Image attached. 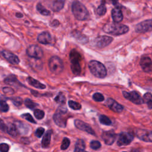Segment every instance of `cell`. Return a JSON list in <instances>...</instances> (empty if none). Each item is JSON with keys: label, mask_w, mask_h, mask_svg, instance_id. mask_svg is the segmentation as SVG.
<instances>
[{"label": "cell", "mask_w": 152, "mask_h": 152, "mask_svg": "<svg viewBox=\"0 0 152 152\" xmlns=\"http://www.w3.org/2000/svg\"><path fill=\"white\" fill-rule=\"evenodd\" d=\"M21 117L24 118V119H26L27 121L31 122V123H33V124H36V122L34 120L33 118L32 117V116L30 114V113H24V114H23L21 115Z\"/></svg>", "instance_id": "ab89813d"}, {"label": "cell", "mask_w": 152, "mask_h": 152, "mask_svg": "<svg viewBox=\"0 0 152 152\" xmlns=\"http://www.w3.org/2000/svg\"><path fill=\"white\" fill-rule=\"evenodd\" d=\"M84 152H87V151H84Z\"/></svg>", "instance_id": "c3c4849f"}, {"label": "cell", "mask_w": 152, "mask_h": 152, "mask_svg": "<svg viewBox=\"0 0 152 152\" xmlns=\"http://www.w3.org/2000/svg\"><path fill=\"white\" fill-rule=\"evenodd\" d=\"M135 31L138 33H145L152 30V19L146 20L137 24Z\"/></svg>", "instance_id": "8fae6325"}, {"label": "cell", "mask_w": 152, "mask_h": 152, "mask_svg": "<svg viewBox=\"0 0 152 152\" xmlns=\"http://www.w3.org/2000/svg\"><path fill=\"white\" fill-rule=\"evenodd\" d=\"M143 100L147 104L150 109H152V94L150 93H146L143 97Z\"/></svg>", "instance_id": "484cf974"}, {"label": "cell", "mask_w": 152, "mask_h": 152, "mask_svg": "<svg viewBox=\"0 0 152 152\" xmlns=\"http://www.w3.org/2000/svg\"><path fill=\"white\" fill-rule=\"evenodd\" d=\"M36 9L37 10L43 15L48 16L50 14V12L49 10L46 9L40 3H38L36 5Z\"/></svg>", "instance_id": "4316f807"}, {"label": "cell", "mask_w": 152, "mask_h": 152, "mask_svg": "<svg viewBox=\"0 0 152 152\" xmlns=\"http://www.w3.org/2000/svg\"><path fill=\"white\" fill-rule=\"evenodd\" d=\"M99 121L101 124L106 125H110L112 124L110 119L107 116L103 115H102L99 116Z\"/></svg>", "instance_id": "f1b7e54d"}, {"label": "cell", "mask_w": 152, "mask_h": 152, "mask_svg": "<svg viewBox=\"0 0 152 152\" xmlns=\"http://www.w3.org/2000/svg\"><path fill=\"white\" fill-rule=\"evenodd\" d=\"M74 124L75 126L79 129L85 131L90 134L95 135V132L94 131V130L91 128V127L87 123H85L84 122L79 120V119H76L74 121Z\"/></svg>", "instance_id": "4fadbf2b"}, {"label": "cell", "mask_w": 152, "mask_h": 152, "mask_svg": "<svg viewBox=\"0 0 152 152\" xmlns=\"http://www.w3.org/2000/svg\"><path fill=\"white\" fill-rule=\"evenodd\" d=\"M4 82L6 84L13 85V84H15L16 82H18V81H17L15 76H14V75H9L8 77H7L4 80Z\"/></svg>", "instance_id": "f546056e"}, {"label": "cell", "mask_w": 152, "mask_h": 152, "mask_svg": "<svg viewBox=\"0 0 152 152\" xmlns=\"http://www.w3.org/2000/svg\"><path fill=\"white\" fill-rule=\"evenodd\" d=\"M17 128L18 131H19L20 132H22V133H26L27 132V128L26 126H25V125L23 123H21V122H18V124H15Z\"/></svg>", "instance_id": "836d02e7"}, {"label": "cell", "mask_w": 152, "mask_h": 152, "mask_svg": "<svg viewBox=\"0 0 152 152\" xmlns=\"http://www.w3.org/2000/svg\"><path fill=\"white\" fill-rule=\"evenodd\" d=\"M90 146L93 150H97L101 147V144L99 141L93 140L90 142Z\"/></svg>", "instance_id": "8d00e7d4"}, {"label": "cell", "mask_w": 152, "mask_h": 152, "mask_svg": "<svg viewBox=\"0 0 152 152\" xmlns=\"http://www.w3.org/2000/svg\"><path fill=\"white\" fill-rule=\"evenodd\" d=\"M86 148L84 141L81 139H78L75 143L74 152H84Z\"/></svg>", "instance_id": "cb8c5ba5"}, {"label": "cell", "mask_w": 152, "mask_h": 152, "mask_svg": "<svg viewBox=\"0 0 152 152\" xmlns=\"http://www.w3.org/2000/svg\"><path fill=\"white\" fill-rule=\"evenodd\" d=\"M106 12V7L105 4L104 2H102V4L97 8V14L100 16H102L105 14Z\"/></svg>", "instance_id": "83f0119b"}, {"label": "cell", "mask_w": 152, "mask_h": 152, "mask_svg": "<svg viewBox=\"0 0 152 152\" xmlns=\"http://www.w3.org/2000/svg\"><path fill=\"white\" fill-rule=\"evenodd\" d=\"M0 127H1V129L2 131H7V126H6L5 125V124L3 122V121L1 119V124H0Z\"/></svg>", "instance_id": "f6af8a7d"}, {"label": "cell", "mask_w": 152, "mask_h": 152, "mask_svg": "<svg viewBox=\"0 0 152 152\" xmlns=\"http://www.w3.org/2000/svg\"><path fill=\"white\" fill-rule=\"evenodd\" d=\"M9 106L7 102L3 100H1V111L2 112H6L8 110Z\"/></svg>", "instance_id": "f35d334b"}, {"label": "cell", "mask_w": 152, "mask_h": 152, "mask_svg": "<svg viewBox=\"0 0 152 152\" xmlns=\"http://www.w3.org/2000/svg\"><path fill=\"white\" fill-rule=\"evenodd\" d=\"M50 25L52 27H58L59 25V22L56 20H54L51 21V23H50Z\"/></svg>", "instance_id": "bcb514c9"}, {"label": "cell", "mask_w": 152, "mask_h": 152, "mask_svg": "<svg viewBox=\"0 0 152 152\" xmlns=\"http://www.w3.org/2000/svg\"><path fill=\"white\" fill-rule=\"evenodd\" d=\"M72 36L80 43H86L88 42V38L83 34L81 33L78 31H75L74 33H72Z\"/></svg>", "instance_id": "7402d4cb"}, {"label": "cell", "mask_w": 152, "mask_h": 152, "mask_svg": "<svg viewBox=\"0 0 152 152\" xmlns=\"http://www.w3.org/2000/svg\"><path fill=\"white\" fill-rule=\"evenodd\" d=\"M140 64L141 68L144 72H150L152 71V61L150 58L148 56L142 57Z\"/></svg>", "instance_id": "2e32d148"}, {"label": "cell", "mask_w": 152, "mask_h": 152, "mask_svg": "<svg viewBox=\"0 0 152 152\" xmlns=\"http://www.w3.org/2000/svg\"><path fill=\"white\" fill-rule=\"evenodd\" d=\"M51 135H52V131L48 130L44 136L43 137L42 140V147L43 148H47L49 147L50 140H51Z\"/></svg>", "instance_id": "ffe728a7"}, {"label": "cell", "mask_w": 152, "mask_h": 152, "mask_svg": "<svg viewBox=\"0 0 152 152\" xmlns=\"http://www.w3.org/2000/svg\"><path fill=\"white\" fill-rule=\"evenodd\" d=\"M67 109L59 107L53 115V120L56 124L61 128L66 126L67 121Z\"/></svg>", "instance_id": "5b68a950"}, {"label": "cell", "mask_w": 152, "mask_h": 152, "mask_svg": "<svg viewBox=\"0 0 152 152\" xmlns=\"http://www.w3.org/2000/svg\"><path fill=\"white\" fill-rule=\"evenodd\" d=\"M123 152H126V151H123Z\"/></svg>", "instance_id": "681fc988"}, {"label": "cell", "mask_w": 152, "mask_h": 152, "mask_svg": "<svg viewBox=\"0 0 152 152\" xmlns=\"http://www.w3.org/2000/svg\"><path fill=\"white\" fill-rule=\"evenodd\" d=\"M37 41L43 45L50 44L52 42V37L48 31H43L40 33L37 36Z\"/></svg>", "instance_id": "ac0fdd59"}, {"label": "cell", "mask_w": 152, "mask_h": 152, "mask_svg": "<svg viewBox=\"0 0 152 152\" xmlns=\"http://www.w3.org/2000/svg\"><path fill=\"white\" fill-rule=\"evenodd\" d=\"M106 105L112 110L116 113L121 112L124 109L123 106L121 104H120L115 100L111 98H109L107 99L106 102Z\"/></svg>", "instance_id": "9a60e30c"}, {"label": "cell", "mask_w": 152, "mask_h": 152, "mask_svg": "<svg viewBox=\"0 0 152 152\" xmlns=\"http://www.w3.org/2000/svg\"><path fill=\"white\" fill-rule=\"evenodd\" d=\"M93 99L96 102H102L104 100V98L102 94L100 93H96L93 95Z\"/></svg>", "instance_id": "74e56055"}, {"label": "cell", "mask_w": 152, "mask_h": 152, "mask_svg": "<svg viewBox=\"0 0 152 152\" xmlns=\"http://www.w3.org/2000/svg\"><path fill=\"white\" fill-rule=\"evenodd\" d=\"M15 15H16L17 17H18V18H21V17H23V14H22L21 13H20V12H19V13H16Z\"/></svg>", "instance_id": "7dc6e473"}, {"label": "cell", "mask_w": 152, "mask_h": 152, "mask_svg": "<svg viewBox=\"0 0 152 152\" xmlns=\"http://www.w3.org/2000/svg\"><path fill=\"white\" fill-rule=\"evenodd\" d=\"M64 0H55L51 6V9L54 12L59 11L64 5Z\"/></svg>", "instance_id": "603a6c76"}, {"label": "cell", "mask_w": 152, "mask_h": 152, "mask_svg": "<svg viewBox=\"0 0 152 152\" xmlns=\"http://www.w3.org/2000/svg\"><path fill=\"white\" fill-rule=\"evenodd\" d=\"M7 131L9 135L12 137H16L18 134V129L14 124H9L7 125Z\"/></svg>", "instance_id": "d4e9b609"}, {"label": "cell", "mask_w": 152, "mask_h": 152, "mask_svg": "<svg viewBox=\"0 0 152 152\" xmlns=\"http://www.w3.org/2000/svg\"><path fill=\"white\" fill-rule=\"evenodd\" d=\"M112 17L114 22L115 23H119L123 20V14L121 10L118 8L116 7L112 10Z\"/></svg>", "instance_id": "d6986e66"}, {"label": "cell", "mask_w": 152, "mask_h": 152, "mask_svg": "<svg viewBox=\"0 0 152 152\" xmlns=\"http://www.w3.org/2000/svg\"><path fill=\"white\" fill-rule=\"evenodd\" d=\"M27 81L28 83V84L30 85H31V86L36 87L37 88H39V89H44L46 88L45 85H44L43 84H42L40 82H39V81L36 80V79L31 77H28L27 78Z\"/></svg>", "instance_id": "44dd1931"}, {"label": "cell", "mask_w": 152, "mask_h": 152, "mask_svg": "<svg viewBox=\"0 0 152 152\" xmlns=\"http://www.w3.org/2000/svg\"><path fill=\"white\" fill-rule=\"evenodd\" d=\"M44 132H45V129L42 127H39L36 129L35 132V135L38 138H40L43 135Z\"/></svg>", "instance_id": "60d3db41"}, {"label": "cell", "mask_w": 152, "mask_h": 152, "mask_svg": "<svg viewBox=\"0 0 152 152\" xmlns=\"http://www.w3.org/2000/svg\"><path fill=\"white\" fill-rule=\"evenodd\" d=\"M0 150L1 152H8L9 150V145L5 143L1 144Z\"/></svg>", "instance_id": "7bdbcfd3"}, {"label": "cell", "mask_w": 152, "mask_h": 152, "mask_svg": "<svg viewBox=\"0 0 152 152\" xmlns=\"http://www.w3.org/2000/svg\"><path fill=\"white\" fill-rule=\"evenodd\" d=\"M68 105L71 109L74 110H79L81 108V106L79 103L72 100H69L68 102Z\"/></svg>", "instance_id": "d6a6232c"}, {"label": "cell", "mask_w": 152, "mask_h": 152, "mask_svg": "<svg viewBox=\"0 0 152 152\" xmlns=\"http://www.w3.org/2000/svg\"><path fill=\"white\" fill-rule=\"evenodd\" d=\"M34 115L38 119H42L45 116V113L43 110L40 109H35L34 110Z\"/></svg>", "instance_id": "e575fe53"}, {"label": "cell", "mask_w": 152, "mask_h": 152, "mask_svg": "<svg viewBox=\"0 0 152 152\" xmlns=\"http://www.w3.org/2000/svg\"><path fill=\"white\" fill-rule=\"evenodd\" d=\"M26 52L28 56L37 59L42 58L43 55V52L42 48L35 45H32L28 46Z\"/></svg>", "instance_id": "52a82bcc"}, {"label": "cell", "mask_w": 152, "mask_h": 152, "mask_svg": "<svg viewBox=\"0 0 152 152\" xmlns=\"http://www.w3.org/2000/svg\"><path fill=\"white\" fill-rule=\"evenodd\" d=\"M71 61V69L73 74L78 75L81 72V66L80 62L81 60V54L76 50L72 49L69 53Z\"/></svg>", "instance_id": "277c9868"}, {"label": "cell", "mask_w": 152, "mask_h": 152, "mask_svg": "<svg viewBox=\"0 0 152 152\" xmlns=\"http://www.w3.org/2000/svg\"><path fill=\"white\" fill-rule=\"evenodd\" d=\"M71 10L74 17L80 21L87 20L89 17V12L87 8L80 1H74L71 5Z\"/></svg>", "instance_id": "7a4b0ae2"}, {"label": "cell", "mask_w": 152, "mask_h": 152, "mask_svg": "<svg viewBox=\"0 0 152 152\" xmlns=\"http://www.w3.org/2000/svg\"><path fill=\"white\" fill-rule=\"evenodd\" d=\"M3 91L4 93H6V94H12L14 93V90L10 88V87H4L3 88Z\"/></svg>", "instance_id": "ee69618b"}, {"label": "cell", "mask_w": 152, "mask_h": 152, "mask_svg": "<svg viewBox=\"0 0 152 152\" xmlns=\"http://www.w3.org/2000/svg\"><path fill=\"white\" fill-rule=\"evenodd\" d=\"M1 55L7 61L12 64H18L20 62L18 57L9 51L2 50L1 51Z\"/></svg>", "instance_id": "e0dca14e"}, {"label": "cell", "mask_w": 152, "mask_h": 152, "mask_svg": "<svg viewBox=\"0 0 152 152\" xmlns=\"http://www.w3.org/2000/svg\"><path fill=\"white\" fill-rule=\"evenodd\" d=\"M113 40V38L110 36H100L95 38L93 40L94 45L98 48H103L109 45Z\"/></svg>", "instance_id": "ba28073f"}, {"label": "cell", "mask_w": 152, "mask_h": 152, "mask_svg": "<svg viewBox=\"0 0 152 152\" xmlns=\"http://www.w3.org/2000/svg\"><path fill=\"white\" fill-rule=\"evenodd\" d=\"M88 68L91 74L95 77L100 78H104L107 75V70L104 65L95 60H92L89 62Z\"/></svg>", "instance_id": "3957f363"}, {"label": "cell", "mask_w": 152, "mask_h": 152, "mask_svg": "<svg viewBox=\"0 0 152 152\" xmlns=\"http://www.w3.org/2000/svg\"><path fill=\"white\" fill-rule=\"evenodd\" d=\"M55 101L59 104H65L66 99L65 96L62 93H59L55 98Z\"/></svg>", "instance_id": "4dcf8cb0"}, {"label": "cell", "mask_w": 152, "mask_h": 152, "mask_svg": "<svg viewBox=\"0 0 152 152\" xmlns=\"http://www.w3.org/2000/svg\"><path fill=\"white\" fill-rule=\"evenodd\" d=\"M11 100L12 101L13 103L15 105V106H20L22 103V99L20 97H14L11 99Z\"/></svg>", "instance_id": "b9f144b4"}, {"label": "cell", "mask_w": 152, "mask_h": 152, "mask_svg": "<svg viewBox=\"0 0 152 152\" xmlns=\"http://www.w3.org/2000/svg\"><path fill=\"white\" fill-rule=\"evenodd\" d=\"M50 71L55 74H60L64 69L63 62L60 58L56 56H52L48 62Z\"/></svg>", "instance_id": "8992f818"}, {"label": "cell", "mask_w": 152, "mask_h": 152, "mask_svg": "<svg viewBox=\"0 0 152 152\" xmlns=\"http://www.w3.org/2000/svg\"><path fill=\"white\" fill-rule=\"evenodd\" d=\"M103 29L106 33L115 36H119L127 33L129 30V27L126 25L115 22L106 24L103 26Z\"/></svg>", "instance_id": "6da1fadb"}, {"label": "cell", "mask_w": 152, "mask_h": 152, "mask_svg": "<svg viewBox=\"0 0 152 152\" xmlns=\"http://www.w3.org/2000/svg\"><path fill=\"white\" fill-rule=\"evenodd\" d=\"M136 136L140 140L145 142H152V131L143 129H137L135 130Z\"/></svg>", "instance_id": "7c38bea8"}, {"label": "cell", "mask_w": 152, "mask_h": 152, "mask_svg": "<svg viewBox=\"0 0 152 152\" xmlns=\"http://www.w3.org/2000/svg\"><path fill=\"white\" fill-rule=\"evenodd\" d=\"M116 137V135L113 131H107L103 132L102 138L107 145H112Z\"/></svg>", "instance_id": "5bb4252c"}, {"label": "cell", "mask_w": 152, "mask_h": 152, "mask_svg": "<svg viewBox=\"0 0 152 152\" xmlns=\"http://www.w3.org/2000/svg\"><path fill=\"white\" fill-rule=\"evenodd\" d=\"M24 104L27 107H28L30 109H33L37 106V103H34L30 99H26L24 100Z\"/></svg>", "instance_id": "1f68e13d"}, {"label": "cell", "mask_w": 152, "mask_h": 152, "mask_svg": "<svg viewBox=\"0 0 152 152\" xmlns=\"http://www.w3.org/2000/svg\"><path fill=\"white\" fill-rule=\"evenodd\" d=\"M123 96L124 97L133 103L136 104H141L144 103V100L139 94L138 93L135 91H132L131 92L123 91Z\"/></svg>", "instance_id": "9c48e42d"}, {"label": "cell", "mask_w": 152, "mask_h": 152, "mask_svg": "<svg viewBox=\"0 0 152 152\" xmlns=\"http://www.w3.org/2000/svg\"><path fill=\"white\" fill-rule=\"evenodd\" d=\"M134 139V135L130 132H121L119 135L117 144L119 146L127 145L129 144Z\"/></svg>", "instance_id": "30bf717a"}, {"label": "cell", "mask_w": 152, "mask_h": 152, "mask_svg": "<svg viewBox=\"0 0 152 152\" xmlns=\"http://www.w3.org/2000/svg\"><path fill=\"white\" fill-rule=\"evenodd\" d=\"M70 144V140L68 138H64L62 140V142L61 146V150H66V148H68V147H69Z\"/></svg>", "instance_id": "d590c367"}]
</instances>
